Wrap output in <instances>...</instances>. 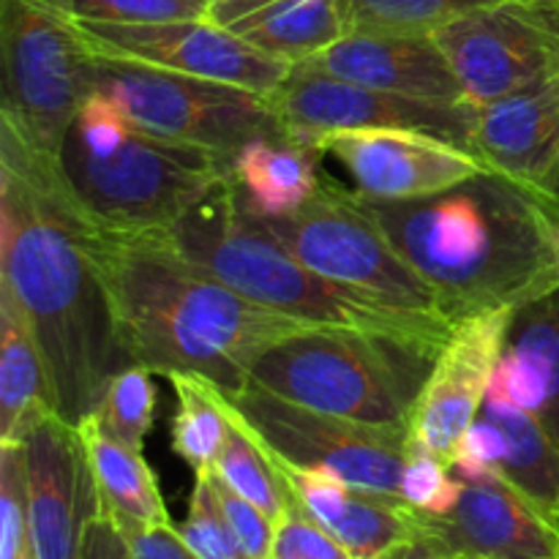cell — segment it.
Masks as SVG:
<instances>
[{
  "mask_svg": "<svg viewBox=\"0 0 559 559\" xmlns=\"http://www.w3.org/2000/svg\"><path fill=\"white\" fill-rule=\"evenodd\" d=\"M442 344L404 333L317 325L273 344L249 382L304 407L407 429Z\"/></svg>",
  "mask_w": 559,
  "mask_h": 559,
  "instance_id": "cell-6",
  "label": "cell"
},
{
  "mask_svg": "<svg viewBox=\"0 0 559 559\" xmlns=\"http://www.w3.org/2000/svg\"><path fill=\"white\" fill-rule=\"evenodd\" d=\"M211 20L289 66L304 63L347 33L344 0H213Z\"/></svg>",
  "mask_w": 559,
  "mask_h": 559,
  "instance_id": "cell-23",
  "label": "cell"
},
{
  "mask_svg": "<svg viewBox=\"0 0 559 559\" xmlns=\"http://www.w3.org/2000/svg\"><path fill=\"white\" fill-rule=\"evenodd\" d=\"M178 533L191 546V551L202 559H249L238 535H235L233 524L227 522L222 506H218L207 473L194 478L189 513H186Z\"/></svg>",
  "mask_w": 559,
  "mask_h": 559,
  "instance_id": "cell-32",
  "label": "cell"
},
{
  "mask_svg": "<svg viewBox=\"0 0 559 559\" xmlns=\"http://www.w3.org/2000/svg\"><path fill=\"white\" fill-rule=\"evenodd\" d=\"M167 380L173 382L178 396V413L169 424L173 451L194 469V475L211 473L233 429L227 399L202 377L169 374Z\"/></svg>",
  "mask_w": 559,
  "mask_h": 559,
  "instance_id": "cell-27",
  "label": "cell"
},
{
  "mask_svg": "<svg viewBox=\"0 0 559 559\" xmlns=\"http://www.w3.org/2000/svg\"><path fill=\"white\" fill-rule=\"evenodd\" d=\"M85 243L126 355L151 374H194L235 393L249 385L262 353L317 328L249 300L164 233H118L85 222Z\"/></svg>",
  "mask_w": 559,
  "mask_h": 559,
  "instance_id": "cell-2",
  "label": "cell"
},
{
  "mask_svg": "<svg viewBox=\"0 0 559 559\" xmlns=\"http://www.w3.org/2000/svg\"><path fill=\"white\" fill-rule=\"evenodd\" d=\"M495 3L502 0H344V20H347V33H435L456 16Z\"/></svg>",
  "mask_w": 559,
  "mask_h": 559,
  "instance_id": "cell-29",
  "label": "cell"
},
{
  "mask_svg": "<svg viewBox=\"0 0 559 559\" xmlns=\"http://www.w3.org/2000/svg\"><path fill=\"white\" fill-rule=\"evenodd\" d=\"M382 559H462V557L451 555V551H445L442 546H437L435 540L418 535L415 540H407V544H402V546H396L393 551H388Z\"/></svg>",
  "mask_w": 559,
  "mask_h": 559,
  "instance_id": "cell-39",
  "label": "cell"
},
{
  "mask_svg": "<svg viewBox=\"0 0 559 559\" xmlns=\"http://www.w3.org/2000/svg\"><path fill=\"white\" fill-rule=\"evenodd\" d=\"M298 66L420 102L473 104L435 33L349 31Z\"/></svg>",
  "mask_w": 559,
  "mask_h": 559,
  "instance_id": "cell-19",
  "label": "cell"
},
{
  "mask_svg": "<svg viewBox=\"0 0 559 559\" xmlns=\"http://www.w3.org/2000/svg\"><path fill=\"white\" fill-rule=\"evenodd\" d=\"M0 559H33L22 442H0Z\"/></svg>",
  "mask_w": 559,
  "mask_h": 559,
  "instance_id": "cell-33",
  "label": "cell"
},
{
  "mask_svg": "<svg viewBox=\"0 0 559 559\" xmlns=\"http://www.w3.org/2000/svg\"><path fill=\"white\" fill-rule=\"evenodd\" d=\"M58 167L87 222L118 233H158L229 183L233 156L140 131L93 91L71 120Z\"/></svg>",
  "mask_w": 559,
  "mask_h": 559,
  "instance_id": "cell-4",
  "label": "cell"
},
{
  "mask_svg": "<svg viewBox=\"0 0 559 559\" xmlns=\"http://www.w3.org/2000/svg\"><path fill=\"white\" fill-rule=\"evenodd\" d=\"M549 222H551V246H555V257L559 265V216H551L549 213Z\"/></svg>",
  "mask_w": 559,
  "mask_h": 559,
  "instance_id": "cell-41",
  "label": "cell"
},
{
  "mask_svg": "<svg viewBox=\"0 0 559 559\" xmlns=\"http://www.w3.org/2000/svg\"><path fill=\"white\" fill-rule=\"evenodd\" d=\"M224 399L278 462L331 475L371 495L402 500L407 429L369 426L320 413L254 382L224 393Z\"/></svg>",
  "mask_w": 559,
  "mask_h": 559,
  "instance_id": "cell-10",
  "label": "cell"
},
{
  "mask_svg": "<svg viewBox=\"0 0 559 559\" xmlns=\"http://www.w3.org/2000/svg\"><path fill=\"white\" fill-rule=\"evenodd\" d=\"M360 200L399 254L429 282L451 325L516 309L559 287L549 213L502 175L480 169L420 200Z\"/></svg>",
  "mask_w": 559,
  "mask_h": 559,
  "instance_id": "cell-3",
  "label": "cell"
},
{
  "mask_svg": "<svg viewBox=\"0 0 559 559\" xmlns=\"http://www.w3.org/2000/svg\"><path fill=\"white\" fill-rule=\"evenodd\" d=\"M320 158L287 134L257 136L233 156L229 180L254 216L284 218L309 205L320 191Z\"/></svg>",
  "mask_w": 559,
  "mask_h": 559,
  "instance_id": "cell-24",
  "label": "cell"
},
{
  "mask_svg": "<svg viewBox=\"0 0 559 559\" xmlns=\"http://www.w3.org/2000/svg\"><path fill=\"white\" fill-rule=\"evenodd\" d=\"M80 559H134L123 533L107 516H96L82 535Z\"/></svg>",
  "mask_w": 559,
  "mask_h": 559,
  "instance_id": "cell-38",
  "label": "cell"
},
{
  "mask_svg": "<svg viewBox=\"0 0 559 559\" xmlns=\"http://www.w3.org/2000/svg\"><path fill=\"white\" fill-rule=\"evenodd\" d=\"M76 429L91 459L98 500H102V516H107L120 530L173 524L156 473L145 462L142 451L115 440L109 431L102 429L96 415L82 420Z\"/></svg>",
  "mask_w": 559,
  "mask_h": 559,
  "instance_id": "cell-26",
  "label": "cell"
},
{
  "mask_svg": "<svg viewBox=\"0 0 559 559\" xmlns=\"http://www.w3.org/2000/svg\"><path fill=\"white\" fill-rule=\"evenodd\" d=\"M486 396L533 415L559 445V287L513 309Z\"/></svg>",
  "mask_w": 559,
  "mask_h": 559,
  "instance_id": "cell-21",
  "label": "cell"
},
{
  "mask_svg": "<svg viewBox=\"0 0 559 559\" xmlns=\"http://www.w3.org/2000/svg\"><path fill=\"white\" fill-rule=\"evenodd\" d=\"M513 309L456 322L415 402L407 442L451 464L489 393Z\"/></svg>",
  "mask_w": 559,
  "mask_h": 559,
  "instance_id": "cell-15",
  "label": "cell"
},
{
  "mask_svg": "<svg viewBox=\"0 0 559 559\" xmlns=\"http://www.w3.org/2000/svg\"><path fill=\"white\" fill-rule=\"evenodd\" d=\"M260 222L300 262L331 282L396 309L442 317L435 289L399 254L364 200L331 178H322L314 200L298 213Z\"/></svg>",
  "mask_w": 559,
  "mask_h": 559,
  "instance_id": "cell-9",
  "label": "cell"
},
{
  "mask_svg": "<svg viewBox=\"0 0 559 559\" xmlns=\"http://www.w3.org/2000/svg\"><path fill=\"white\" fill-rule=\"evenodd\" d=\"M271 104L284 134L314 153L322 136L344 129H415L473 153L478 118L475 104L420 102L300 66H293Z\"/></svg>",
  "mask_w": 559,
  "mask_h": 559,
  "instance_id": "cell-12",
  "label": "cell"
},
{
  "mask_svg": "<svg viewBox=\"0 0 559 559\" xmlns=\"http://www.w3.org/2000/svg\"><path fill=\"white\" fill-rule=\"evenodd\" d=\"M271 559H358L338 544L320 522L309 516L293 497V506L276 524Z\"/></svg>",
  "mask_w": 559,
  "mask_h": 559,
  "instance_id": "cell-35",
  "label": "cell"
},
{
  "mask_svg": "<svg viewBox=\"0 0 559 559\" xmlns=\"http://www.w3.org/2000/svg\"><path fill=\"white\" fill-rule=\"evenodd\" d=\"M93 91L140 131L224 156L257 136L284 134L271 98L224 82L93 55Z\"/></svg>",
  "mask_w": 559,
  "mask_h": 559,
  "instance_id": "cell-8",
  "label": "cell"
},
{
  "mask_svg": "<svg viewBox=\"0 0 559 559\" xmlns=\"http://www.w3.org/2000/svg\"><path fill=\"white\" fill-rule=\"evenodd\" d=\"M229 413H233V429H229L227 442L213 462L211 473L222 478L229 489L238 491L240 497L262 508L278 524L293 506V489L284 478L282 464L262 445L260 437L240 420V415L233 407H229Z\"/></svg>",
  "mask_w": 559,
  "mask_h": 559,
  "instance_id": "cell-28",
  "label": "cell"
},
{
  "mask_svg": "<svg viewBox=\"0 0 559 559\" xmlns=\"http://www.w3.org/2000/svg\"><path fill=\"white\" fill-rule=\"evenodd\" d=\"M33 559H80L87 524L102 516L96 478L76 426L49 413L22 440Z\"/></svg>",
  "mask_w": 559,
  "mask_h": 559,
  "instance_id": "cell-14",
  "label": "cell"
},
{
  "mask_svg": "<svg viewBox=\"0 0 559 559\" xmlns=\"http://www.w3.org/2000/svg\"><path fill=\"white\" fill-rule=\"evenodd\" d=\"M353 178L355 191L374 202L431 197L473 178L484 164L464 147L415 129H344L317 142Z\"/></svg>",
  "mask_w": 559,
  "mask_h": 559,
  "instance_id": "cell-16",
  "label": "cell"
},
{
  "mask_svg": "<svg viewBox=\"0 0 559 559\" xmlns=\"http://www.w3.org/2000/svg\"><path fill=\"white\" fill-rule=\"evenodd\" d=\"M82 22L153 25V22L211 20L213 0H47Z\"/></svg>",
  "mask_w": 559,
  "mask_h": 559,
  "instance_id": "cell-31",
  "label": "cell"
},
{
  "mask_svg": "<svg viewBox=\"0 0 559 559\" xmlns=\"http://www.w3.org/2000/svg\"><path fill=\"white\" fill-rule=\"evenodd\" d=\"M207 475H211V484H213V491H216L218 506H222L227 522L233 524L235 535H238L240 546H243L249 559H271L276 522H273L262 508H257L254 502L246 500V497H240L238 491L229 489L222 478H216L213 473Z\"/></svg>",
  "mask_w": 559,
  "mask_h": 559,
  "instance_id": "cell-36",
  "label": "cell"
},
{
  "mask_svg": "<svg viewBox=\"0 0 559 559\" xmlns=\"http://www.w3.org/2000/svg\"><path fill=\"white\" fill-rule=\"evenodd\" d=\"M418 535L462 559H559V524L497 475L464 480L445 516L418 513Z\"/></svg>",
  "mask_w": 559,
  "mask_h": 559,
  "instance_id": "cell-17",
  "label": "cell"
},
{
  "mask_svg": "<svg viewBox=\"0 0 559 559\" xmlns=\"http://www.w3.org/2000/svg\"><path fill=\"white\" fill-rule=\"evenodd\" d=\"M473 156L546 205L559 175V76L480 104Z\"/></svg>",
  "mask_w": 559,
  "mask_h": 559,
  "instance_id": "cell-18",
  "label": "cell"
},
{
  "mask_svg": "<svg viewBox=\"0 0 559 559\" xmlns=\"http://www.w3.org/2000/svg\"><path fill=\"white\" fill-rule=\"evenodd\" d=\"M60 167L0 123V289L36 336L63 420L80 426L131 360Z\"/></svg>",
  "mask_w": 559,
  "mask_h": 559,
  "instance_id": "cell-1",
  "label": "cell"
},
{
  "mask_svg": "<svg viewBox=\"0 0 559 559\" xmlns=\"http://www.w3.org/2000/svg\"><path fill=\"white\" fill-rule=\"evenodd\" d=\"M71 22L87 52L96 58L224 82L267 98L293 74V66L260 52L213 20L153 22V25Z\"/></svg>",
  "mask_w": 559,
  "mask_h": 559,
  "instance_id": "cell-13",
  "label": "cell"
},
{
  "mask_svg": "<svg viewBox=\"0 0 559 559\" xmlns=\"http://www.w3.org/2000/svg\"><path fill=\"white\" fill-rule=\"evenodd\" d=\"M546 213H551V216H559V175H557V183H555V191H551L549 202H546Z\"/></svg>",
  "mask_w": 559,
  "mask_h": 559,
  "instance_id": "cell-40",
  "label": "cell"
},
{
  "mask_svg": "<svg viewBox=\"0 0 559 559\" xmlns=\"http://www.w3.org/2000/svg\"><path fill=\"white\" fill-rule=\"evenodd\" d=\"M93 415L115 440L126 442L134 451H145L147 431L156 415V388H153L151 371L142 366L118 371Z\"/></svg>",
  "mask_w": 559,
  "mask_h": 559,
  "instance_id": "cell-30",
  "label": "cell"
},
{
  "mask_svg": "<svg viewBox=\"0 0 559 559\" xmlns=\"http://www.w3.org/2000/svg\"><path fill=\"white\" fill-rule=\"evenodd\" d=\"M120 530V527H118ZM134 559H202L191 551V546L180 538L175 524L158 527H129L120 530Z\"/></svg>",
  "mask_w": 559,
  "mask_h": 559,
  "instance_id": "cell-37",
  "label": "cell"
},
{
  "mask_svg": "<svg viewBox=\"0 0 559 559\" xmlns=\"http://www.w3.org/2000/svg\"><path fill=\"white\" fill-rule=\"evenodd\" d=\"M158 233L240 295L293 320L404 333L435 342H448L453 331L442 317L380 304L311 271L243 205L233 180Z\"/></svg>",
  "mask_w": 559,
  "mask_h": 559,
  "instance_id": "cell-5",
  "label": "cell"
},
{
  "mask_svg": "<svg viewBox=\"0 0 559 559\" xmlns=\"http://www.w3.org/2000/svg\"><path fill=\"white\" fill-rule=\"evenodd\" d=\"M464 480L448 462L407 442V464L402 478V500L426 516H445L456 508Z\"/></svg>",
  "mask_w": 559,
  "mask_h": 559,
  "instance_id": "cell-34",
  "label": "cell"
},
{
  "mask_svg": "<svg viewBox=\"0 0 559 559\" xmlns=\"http://www.w3.org/2000/svg\"><path fill=\"white\" fill-rule=\"evenodd\" d=\"M55 407L52 380L25 314L0 289V442L20 445Z\"/></svg>",
  "mask_w": 559,
  "mask_h": 559,
  "instance_id": "cell-25",
  "label": "cell"
},
{
  "mask_svg": "<svg viewBox=\"0 0 559 559\" xmlns=\"http://www.w3.org/2000/svg\"><path fill=\"white\" fill-rule=\"evenodd\" d=\"M0 123L60 162L71 120L93 93V55L71 16L47 0H0Z\"/></svg>",
  "mask_w": 559,
  "mask_h": 559,
  "instance_id": "cell-7",
  "label": "cell"
},
{
  "mask_svg": "<svg viewBox=\"0 0 559 559\" xmlns=\"http://www.w3.org/2000/svg\"><path fill=\"white\" fill-rule=\"evenodd\" d=\"M475 107L559 76V0H502L435 31Z\"/></svg>",
  "mask_w": 559,
  "mask_h": 559,
  "instance_id": "cell-11",
  "label": "cell"
},
{
  "mask_svg": "<svg viewBox=\"0 0 559 559\" xmlns=\"http://www.w3.org/2000/svg\"><path fill=\"white\" fill-rule=\"evenodd\" d=\"M278 464L300 508L358 559H382L396 546L418 538V511L404 500L355 489L331 475Z\"/></svg>",
  "mask_w": 559,
  "mask_h": 559,
  "instance_id": "cell-22",
  "label": "cell"
},
{
  "mask_svg": "<svg viewBox=\"0 0 559 559\" xmlns=\"http://www.w3.org/2000/svg\"><path fill=\"white\" fill-rule=\"evenodd\" d=\"M451 467L462 480L497 475L559 524V445L524 409L486 396Z\"/></svg>",
  "mask_w": 559,
  "mask_h": 559,
  "instance_id": "cell-20",
  "label": "cell"
}]
</instances>
